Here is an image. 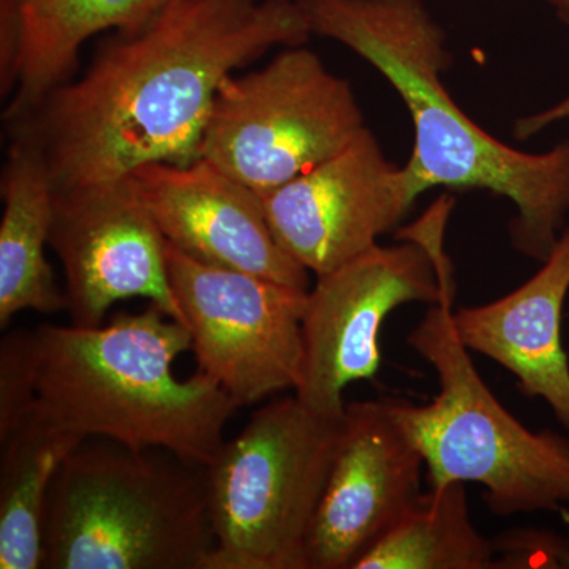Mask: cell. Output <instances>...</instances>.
<instances>
[{"mask_svg":"<svg viewBox=\"0 0 569 569\" xmlns=\"http://www.w3.org/2000/svg\"><path fill=\"white\" fill-rule=\"evenodd\" d=\"M310 37L298 0H174L148 24L108 33L80 77L2 116L3 130L39 153L56 190L190 164L224 78Z\"/></svg>","mask_w":569,"mask_h":569,"instance_id":"6da1fadb","label":"cell"},{"mask_svg":"<svg viewBox=\"0 0 569 569\" xmlns=\"http://www.w3.org/2000/svg\"><path fill=\"white\" fill-rule=\"evenodd\" d=\"M312 36L343 44L380 71L406 103L415 148L406 168L418 193L433 187L481 189L518 209L511 241L545 261L569 212V140L552 151H519L460 110L441 73L447 37L421 0H298Z\"/></svg>","mask_w":569,"mask_h":569,"instance_id":"7a4b0ae2","label":"cell"},{"mask_svg":"<svg viewBox=\"0 0 569 569\" xmlns=\"http://www.w3.org/2000/svg\"><path fill=\"white\" fill-rule=\"evenodd\" d=\"M18 335L31 408L51 425L134 451L162 449L198 467L219 455L239 407L198 370L174 376L192 336L159 306L116 313L110 325H41Z\"/></svg>","mask_w":569,"mask_h":569,"instance_id":"3957f363","label":"cell"},{"mask_svg":"<svg viewBox=\"0 0 569 569\" xmlns=\"http://www.w3.org/2000/svg\"><path fill=\"white\" fill-rule=\"evenodd\" d=\"M212 549L204 467L171 452L86 440L52 481L44 569H206Z\"/></svg>","mask_w":569,"mask_h":569,"instance_id":"277c9868","label":"cell"},{"mask_svg":"<svg viewBox=\"0 0 569 569\" xmlns=\"http://www.w3.org/2000/svg\"><path fill=\"white\" fill-rule=\"evenodd\" d=\"M452 276L408 346L437 373L425 406L391 400L392 413L426 462L430 489L477 482L501 518L569 509V438L531 432L490 391L455 325Z\"/></svg>","mask_w":569,"mask_h":569,"instance_id":"5b68a950","label":"cell"},{"mask_svg":"<svg viewBox=\"0 0 569 569\" xmlns=\"http://www.w3.org/2000/svg\"><path fill=\"white\" fill-rule=\"evenodd\" d=\"M342 417L298 396L253 411L204 467L213 549L206 569H307L306 542Z\"/></svg>","mask_w":569,"mask_h":569,"instance_id":"8992f818","label":"cell"},{"mask_svg":"<svg viewBox=\"0 0 569 569\" xmlns=\"http://www.w3.org/2000/svg\"><path fill=\"white\" fill-rule=\"evenodd\" d=\"M366 127L350 82L305 44L288 47L263 69L224 78L198 159L264 193L343 151Z\"/></svg>","mask_w":569,"mask_h":569,"instance_id":"52a82bcc","label":"cell"},{"mask_svg":"<svg viewBox=\"0 0 569 569\" xmlns=\"http://www.w3.org/2000/svg\"><path fill=\"white\" fill-rule=\"evenodd\" d=\"M167 263L198 372L216 380L239 408L299 388L309 290L203 263L168 242Z\"/></svg>","mask_w":569,"mask_h":569,"instance_id":"ba28073f","label":"cell"},{"mask_svg":"<svg viewBox=\"0 0 569 569\" xmlns=\"http://www.w3.org/2000/svg\"><path fill=\"white\" fill-rule=\"evenodd\" d=\"M403 238L406 244H378L317 276L307 291L305 373L295 395L320 413L346 415L347 387L372 380L380 369L385 320L410 302L436 305L452 276L441 244L430 250L419 236Z\"/></svg>","mask_w":569,"mask_h":569,"instance_id":"9c48e42d","label":"cell"},{"mask_svg":"<svg viewBox=\"0 0 569 569\" xmlns=\"http://www.w3.org/2000/svg\"><path fill=\"white\" fill-rule=\"evenodd\" d=\"M50 247L66 277L71 325L100 326L116 302L144 298L183 323L167 241L130 176L56 190Z\"/></svg>","mask_w":569,"mask_h":569,"instance_id":"30bf717a","label":"cell"},{"mask_svg":"<svg viewBox=\"0 0 569 569\" xmlns=\"http://www.w3.org/2000/svg\"><path fill=\"white\" fill-rule=\"evenodd\" d=\"M277 242L316 276L378 246L419 193L366 127L343 151L291 181L258 193Z\"/></svg>","mask_w":569,"mask_h":569,"instance_id":"8fae6325","label":"cell"},{"mask_svg":"<svg viewBox=\"0 0 569 569\" xmlns=\"http://www.w3.org/2000/svg\"><path fill=\"white\" fill-rule=\"evenodd\" d=\"M425 458L391 400L347 403L331 471L306 542L307 569H351L422 497Z\"/></svg>","mask_w":569,"mask_h":569,"instance_id":"7c38bea8","label":"cell"},{"mask_svg":"<svg viewBox=\"0 0 569 569\" xmlns=\"http://www.w3.org/2000/svg\"><path fill=\"white\" fill-rule=\"evenodd\" d=\"M130 178L168 244L203 263L309 290V271L277 242L260 194L208 160L149 163Z\"/></svg>","mask_w":569,"mask_h":569,"instance_id":"4fadbf2b","label":"cell"},{"mask_svg":"<svg viewBox=\"0 0 569 569\" xmlns=\"http://www.w3.org/2000/svg\"><path fill=\"white\" fill-rule=\"evenodd\" d=\"M568 293L569 227L537 274L496 301L455 310V325L468 350L505 367L523 396L545 400L569 430V359L561 343Z\"/></svg>","mask_w":569,"mask_h":569,"instance_id":"5bb4252c","label":"cell"},{"mask_svg":"<svg viewBox=\"0 0 569 569\" xmlns=\"http://www.w3.org/2000/svg\"><path fill=\"white\" fill-rule=\"evenodd\" d=\"M174 0H0L2 116L17 114L77 77L82 47L133 31Z\"/></svg>","mask_w":569,"mask_h":569,"instance_id":"9a60e30c","label":"cell"},{"mask_svg":"<svg viewBox=\"0 0 569 569\" xmlns=\"http://www.w3.org/2000/svg\"><path fill=\"white\" fill-rule=\"evenodd\" d=\"M0 328L18 313L67 310L44 249L50 246L56 187L39 153L9 141L0 178Z\"/></svg>","mask_w":569,"mask_h":569,"instance_id":"2e32d148","label":"cell"},{"mask_svg":"<svg viewBox=\"0 0 569 569\" xmlns=\"http://www.w3.org/2000/svg\"><path fill=\"white\" fill-rule=\"evenodd\" d=\"M86 440L51 425L33 408L0 437V569L43 568L51 485L66 459Z\"/></svg>","mask_w":569,"mask_h":569,"instance_id":"e0dca14e","label":"cell"},{"mask_svg":"<svg viewBox=\"0 0 569 569\" xmlns=\"http://www.w3.org/2000/svg\"><path fill=\"white\" fill-rule=\"evenodd\" d=\"M351 569H497V550L471 520L466 482H448L422 493Z\"/></svg>","mask_w":569,"mask_h":569,"instance_id":"ac0fdd59","label":"cell"},{"mask_svg":"<svg viewBox=\"0 0 569 569\" xmlns=\"http://www.w3.org/2000/svg\"><path fill=\"white\" fill-rule=\"evenodd\" d=\"M497 569L569 568V541L550 531L509 530L493 538Z\"/></svg>","mask_w":569,"mask_h":569,"instance_id":"d6986e66","label":"cell"},{"mask_svg":"<svg viewBox=\"0 0 569 569\" xmlns=\"http://www.w3.org/2000/svg\"><path fill=\"white\" fill-rule=\"evenodd\" d=\"M561 121H569V96L553 107L546 108L545 111L531 114L529 118H520L516 122L515 134L519 140H527L548 129L552 123Z\"/></svg>","mask_w":569,"mask_h":569,"instance_id":"ffe728a7","label":"cell"},{"mask_svg":"<svg viewBox=\"0 0 569 569\" xmlns=\"http://www.w3.org/2000/svg\"><path fill=\"white\" fill-rule=\"evenodd\" d=\"M553 10H556L557 17L561 21L569 24V0H546Z\"/></svg>","mask_w":569,"mask_h":569,"instance_id":"44dd1931","label":"cell"}]
</instances>
